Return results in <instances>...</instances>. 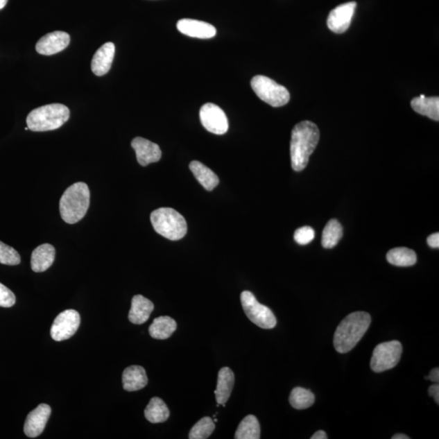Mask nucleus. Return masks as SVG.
<instances>
[{
  "instance_id": "obj_1",
  "label": "nucleus",
  "mask_w": 439,
  "mask_h": 439,
  "mask_svg": "<svg viewBox=\"0 0 439 439\" xmlns=\"http://www.w3.org/2000/svg\"><path fill=\"white\" fill-rule=\"evenodd\" d=\"M319 139L320 131L313 122L304 121L294 127L291 133V158L295 171L300 172L306 168Z\"/></svg>"
},
{
  "instance_id": "obj_2",
  "label": "nucleus",
  "mask_w": 439,
  "mask_h": 439,
  "mask_svg": "<svg viewBox=\"0 0 439 439\" xmlns=\"http://www.w3.org/2000/svg\"><path fill=\"white\" fill-rule=\"evenodd\" d=\"M371 324V316L365 311L349 314L338 325L334 336V345L339 353L352 350L361 341Z\"/></svg>"
},
{
  "instance_id": "obj_3",
  "label": "nucleus",
  "mask_w": 439,
  "mask_h": 439,
  "mask_svg": "<svg viewBox=\"0 0 439 439\" xmlns=\"http://www.w3.org/2000/svg\"><path fill=\"white\" fill-rule=\"evenodd\" d=\"M89 187L85 182L73 184L64 192L60 200V212L62 219L68 224H75L86 216L89 206Z\"/></svg>"
},
{
  "instance_id": "obj_4",
  "label": "nucleus",
  "mask_w": 439,
  "mask_h": 439,
  "mask_svg": "<svg viewBox=\"0 0 439 439\" xmlns=\"http://www.w3.org/2000/svg\"><path fill=\"white\" fill-rule=\"evenodd\" d=\"M70 112L61 103H53L36 108L28 115L27 127L31 131L45 132L55 130L69 119Z\"/></svg>"
},
{
  "instance_id": "obj_5",
  "label": "nucleus",
  "mask_w": 439,
  "mask_h": 439,
  "mask_svg": "<svg viewBox=\"0 0 439 439\" xmlns=\"http://www.w3.org/2000/svg\"><path fill=\"white\" fill-rule=\"evenodd\" d=\"M155 232L172 241L182 239L187 232L185 218L171 207H160L150 214Z\"/></svg>"
},
{
  "instance_id": "obj_6",
  "label": "nucleus",
  "mask_w": 439,
  "mask_h": 439,
  "mask_svg": "<svg viewBox=\"0 0 439 439\" xmlns=\"http://www.w3.org/2000/svg\"><path fill=\"white\" fill-rule=\"evenodd\" d=\"M251 86L257 96L272 107L284 106L290 101L287 89L270 78L257 75L252 79Z\"/></svg>"
},
{
  "instance_id": "obj_7",
  "label": "nucleus",
  "mask_w": 439,
  "mask_h": 439,
  "mask_svg": "<svg viewBox=\"0 0 439 439\" xmlns=\"http://www.w3.org/2000/svg\"><path fill=\"white\" fill-rule=\"evenodd\" d=\"M241 303L245 314L257 327L266 329L276 327L277 319L275 314L267 306L259 304L252 292L243 291L241 294Z\"/></svg>"
},
{
  "instance_id": "obj_8",
  "label": "nucleus",
  "mask_w": 439,
  "mask_h": 439,
  "mask_svg": "<svg viewBox=\"0 0 439 439\" xmlns=\"http://www.w3.org/2000/svg\"><path fill=\"white\" fill-rule=\"evenodd\" d=\"M402 352V344L395 340L379 344L372 352L370 361L372 370L381 372L393 369L398 365Z\"/></svg>"
},
{
  "instance_id": "obj_9",
  "label": "nucleus",
  "mask_w": 439,
  "mask_h": 439,
  "mask_svg": "<svg viewBox=\"0 0 439 439\" xmlns=\"http://www.w3.org/2000/svg\"><path fill=\"white\" fill-rule=\"evenodd\" d=\"M81 323V318L77 311L65 310L56 316L51 328V336L55 341L60 342L74 336Z\"/></svg>"
},
{
  "instance_id": "obj_10",
  "label": "nucleus",
  "mask_w": 439,
  "mask_h": 439,
  "mask_svg": "<svg viewBox=\"0 0 439 439\" xmlns=\"http://www.w3.org/2000/svg\"><path fill=\"white\" fill-rule=\"evenodd\" d=\"M201 123L210 133L223 135L228 131L227 117L221 108L214 103H206L200 111Z\"/></svg>"
},
{
  "instance_id": "obj_11",
  "label": "nucleus",
  "mask_w": 439,
  "mask_h": 439,
  "mask_svg": "<svg viewBox=\"0 0 439 439\" xmlns=\"http://www.w3.org/2000/svg\"><path fill=\"white\" fill-rule=\"evenodd\" d=\"M356 8V2H349L333 9L327 19L329 29L336 34L346 32L351 26Z\"/></svg>"
},
{
  "instance_id": "obj_12",
  "label": "nucleus",
  "mask_w": 439,
  "mask_h": 439,
  "mask_svg": "<svg viewBox=\"0 0 439 439\" xmlns=\"http://www.w3.org/2000/svg\"><path fill=\"white\" fill-rule=\"evenodd\" d=\"M51 413L49 405L41 404L28 415L24 426V432L27 437H39L44 432Z\"/></svg>"
},
{
  "instance_id": "obj_13",
  "label": "nucleus",
  "mask_w": 439,
  "mask_h": 439,
  "mask_svg": "<svg viewBox=\"0 0 439 439\" xmlns=\"http://www.w3.org/2000/svg\"><path fill=\"white\" fill-rule=\"evenodd\" d=\"M70 36L63 31H55L42 37L36 44L37 53L51 55L60 53L69 45Z\"/></svg>"
},
{
  "instance_id": "obj_14",
  "label": "nucleus",
  "mask_w": 439,
  "mask_h": 439,
  "mask_svg": "<svg viewBox=\"0 0 439 439\" xmlns=\"http://www.w3.org/2000/svg\"><path fill=\"white\" fill-rule=\"evenodd\" d=\"M131 146L135 150L137 160L141 166H148V164L157 163L162 159V150L153 141L137 137L132 140Z\"/></svg>"
},
{
  "instance_id": "obj_15",
  "label": "nucleus",
  "mask_w": 439,
  "mask_h": 439,
  "mask_svg": "<svg viewBox=\"0 0 439 439\" xmlns=\"http://www.w3.org/2000/svg\"><path fill=\"white\" fill-rule=\"evenodd\" d=\"M177 28L179 32L189 37H197V39H212L216 34V28L210 24L193 20V19H182L178 21Z\"/></svg>"
},
{
  "instance_id": "obj_16",
  "label": "nucleus",
  "mask_w": 439,
  "mask_h": 439,
  "mask_svg": "<svg viewBox=\"0 0 439 439\" xmlns=\"http://www.w3.org/2000/svg\"><path fill=\"white\" fill-rule=\"evenodd\" d=\"M115 51V45L111 42H106L98 49L92 61V70L94 75L101 77L110 72Z\"/></svg>"
},
{
  "instance_id": "obj_17",
  "label": "nucleus",
  "mask_w": 439,
  "mask_h": 439,
  "mask_svg": "<svg viewBox=\"0 0 439 439\" xmlns=\"http://www.w3.org/2000/svg\"><path fill=\"white\" fill-rule=\"evenodd\" d=\"M55 249L53 245L45 243L36 248L31 255V268L36 273L44 272L53 266Z\"/></svg>"
},
{
  "instance_id": "obj_18",
  "label": "nucleus",
  "mask_w": 439,
  "mask_h": 439,
  "mask_svg": "<svg viewBox=\"0 0 439 439\" xmlns=\"http://www.w3.org/2000/svg\"><path fill=\"white\" fill-rule=\"evenodd\" d=\"M153 310L154 304L152 301L143 295H137L132 299L129 313L130 322L135 325L144 324L149 319Z\"/></svg>"
},
{
  "instance_id": "obj_19",
  "label": "nucleus",
  "mask_w": 439,
  "mask_h": 439,
  "mask_svg": "<svg viewBox=\"0 0 439 439\" xmlns=\"http://www.w3.org/2000/svg\"><path fill=\"white\" fill-rule=\"evenodd\" d=\"M123 388L127 391H137L148 385V379L144 368L132 365L126 368L122 375Z\"/></svg>"
},
{
  "instance_id": "obj_20",
  "label": "nucleus",
  "mask_w": 439,
  "mask_h": 439,
  "mask_svg": "<svg viewBox=\"0 0 439 439\" xmlns=\"http://www.w3.org/2000/svg\"><path fill=\"white\" fill-rule=\"evenodd\" d=\"M234 384V375L228 367H224L218 372L215 395L217 404H225L230 397Z\"/></svg>"
},
{
  "instance_id": "obj_21",
  "label": "nucleus",
  "mask_w": 439,
  "mask_h": 439,
  "mask_svg": "<svg viewBox=\"0 0 439 439\" xmlns=\"http://www.w3.org/2000/svg\"><path fill=\"white\" fill-rule=\"evenodd\" d=\"M413 110L422 116L428 117L433 121L439 120V98L426 97L424 94L414 98L411 102Z\"/></svg>"
},
{
  "instance_id": "obj_22",
  "label": "nucleus",
  "mask_w": 439,
  "mask_h": 439,
  "mask_svg": "<svg viewBox=\"0 0 439 439\" xmlns=\"http://www.w3.org/2000/svg\"><path fill=\"white\" fill-rule=\"evenodd\" d=\"M189 167H190L191 171L197 179V181L199 182L207 191H212L218 185V177L204 164L197 162V160H193V162H191L190 165H189Z\"/></svg>"
},
{
  "instance_id": "obj_23",
  "label": "nucleus",
  "mask_w": 439,
  "mask_h": 439,
  "mask_svg": "<svg viewBox=\"0 0 439 439\" xmlns=\"http://www.w3.org/2000/svg\"><path fill=\"white\" fill-rule=\"evenodd\" d=\"M177 322L169 316L155 318L149 328L150 336L155 339H167L175 332Z\"/></svg>"
},
{
  "instance_id": "obj_24",
  "label": "nucleus",
  "mask_w": 439,
  "mask_h": 439,
  "mask_svg": "<svg viewBox=\"0 0 439 439\" xmlns=\"http://www.w3.org/2000/svg\"><path fill=\"white\" fill-rule=\"evenodd\" d=\"M144 414L146 419L150 423H163L169 418V410L162 399L154 397L146 406Z\"/></svg>"
},
{
  "instance_id": "obj_25",
  "label": "nucleus",
  "mask_w": 439,
  "mask_h": 439,
  "mask_svg": "<svg viewBox=\"0 0 439 439\" xmlns=\"http://www.w3.org/2000/svg\"><path fill=\"white\" fill-rule=\"evenodd\" d=\"M386 259L387 261L395 266H413L417 263V254L412 249L396 248L387 253Z\"/></svg>"
},
{
  "instance_id": "obj_26",
  "label": "nucleus",
  "mask_w": 439,
  "mask_h": 439,
  "mask_svg": "<svg viewBox=\"0 0 439 439\" xmlns=\"http://www.w3.org/2000/svg\"><path fill=\"white\" fill-rule=\"evenodd\" d=\"M236 439H259L261 438V427L256 417L248 415L239 424L236 431Z\"/></svg>"
},
{
  "instance_id": "obj_27",
  "label": "nucleus",
  "mask_w": 439,
  "mask_h": 439,
  "mask_svg": "<svg viewBox=\"0 0 439 439\" xmlns=\"http://www.w3.org/2000/svg\"><path fill=\"white\" fill-rule=\"evenodd\" d=\"M343 234V226L336 219L329 221L323 230L322 244L325 248H333L342 239Z\"/></svg>"
},
{
  "instance_id": "obj_28",
  "label": "nucleus",
  "mask_w": 439,
  "mask_h": 439,
  "mask_svg": "<svg viewBox=\"0 0 439 439\" xmlns=\"http://www.w3.org/2000/svg\"><path fill=\"white\" fill-rule=\"evenodd\" d=\"M315 402V396L310 390L295 387L290 395V404L293 408L298 410L309 408Z\"/></svg>"
},
{
  "instance_id": "obj_29",
  "label": "nucleus",
  "mask_w": 439,
  "mask_h": 439,
  "mask_svg": "<svg viewBox=\"0 0 439 439\" xmlns=\"http://www.w3.org/2000/svg\"><path fill=\"white\" fill-rule=\"evenodd\" d=\"M215 429V422L209 417L202 418L191 429L189 433L190 439H206L211 436Z\"/></svg>"
},
{
  "instance_id": "obj_30",
  "label": "nucleus",
  "mask_w": 439,
  "mask_h": 439,
  "mask_svg": "<svg viewBox=\"0 0 439 439\" xmlns=\"http://www.w3.org/2000/svg\"><path fill=\"white\" fill-rule=\"evenodd\" d=\"M20 263L21 257L16 250L0 241V264L13 266Z\"/></svg>"
},
{
  "instance_id": "obj_31",
  "label": "nucleus",
  "mask_w": 439,
  "mask_h": 439,
  "mask_svg": "<svg viewBox=\"0 0 439 439\" xmlns=\"http://www.w3.org/2000/svg\"><path fill=\"white\" fill-rule=\"evenodd\" d=\"M315 238V231L310 226H303L297 230L294 234V239L297 243L300 245H307Z\"/></svg>"
},
{
  "instance_id": "obj_32",
  "label": "nucleus",
  "mask_w": 439,
  "mask_h": 439,
  "mask_svg": "<svg viewBox=\"0 0 439 439\" xmlns=\"http://www.w3.org/2000/svg\"><path fill=\"white\" fill-rule=\"evenodd\" d=\"M16 303V296L11 290L0 282V307L11 308Z\"/></svg>"
},
{
  "instance_id": "obj_33",
  "label": "nucleus",
  "mask_w": 439,
  "mask_h": 439,
  "mask_svg": "<svg viewBox=\"0 0 439 439\" xmlns=\"http://www.w3.org/2000/svg\"><path fill=\"white\" fill-rule=\"evenodd\" d=\"M427 243L429 247L432 248H439V234L434 233L431 235H429L427 239Z\"/></svg>"
},
{
  "instance_id": "obj_34",
  "label": "nucleus",
  "mask_w": 439,
  "mask_h": 439,
  "mask_svg": "<svg viewBox=\"0 0 439 439\" xmlns=\"http://www.w3.org/2000/svg\"><path fill=\"white\" fill-rule=\"evenodd\" d=\"M429 395L432 396L434 401H436L437 404H439V386L438 384H433L429 386Z\"/></svg>"
},
{
  "instance_id": "obj_35",
  "label": "nucleus",
  "mask_w": 439,
  "mask_h": 439,
  "mask_svg": "<svg viewBox=\"0 0 439 439\" xmlns=\"http://www.w3.org/2000/svg\"><path fill=\"white\" fill-rule=\"evenodd\" d=\"M427 379H429L433 382H436V384H438L439 381V369L438 368H434L431 371V374H429V377H427Z\"/></svg>"
},
{
  "instance_id": "obj_36",
  "label": "nucleus",
  "mask_w": 439,
  "mask_h": 439,
  "mask_svg": "<svg viewBox=\"0 0 439 439\" xmlns=\"http://www.w3.org/2000/svg\"><path fill=\"white\" fill-rule=\"evenodd\" d=\"M311 439H327L328 437L327 433H325L323 431H319L316 432L313 436L311 437Z\"/></svg>"
},
{
  "instance_id": "obj_37",
  "label": "nucleus",
  "mask_w": 439,
  "mask_h": 439,
  "mask_svg": "<svg viewBox=\"0 0 439 439\" xmlns=\"http://www.w3.org/2000/svg\"><path fill=\"white\" fill-rule=\"evenodd\" d=\"M410 438L407 436H405V434L403 433H397L395 434V436H394L393 437V439H409Z\"/></svg>"
},
{
  "instance_id": "obj_38",
  "label": "nucleus",
  "mask_w": 439,
  "mask_h": 439,
  "mask_svg": "<svg viewBox=\"0 0 439 439\" xmlns=\"http://www.w3.org/2000/svg\"><path fill=\"white\" fill-rule=\"evenodd\" d=\"M8 0H0V10L6 6Z\"/></svg>"
},
{
  "instance_id": "obj_39",
  "label": "nucleus",
  "mask_w": 439,
  "mask_h": 439,
  "mask_svg": "<svg viewBox=\"0 0 439 439\" xmlns=\"http://www.w3.org/2000/svg\"><path fill=\"white\" fill-rule=\"evenodd\" d=\"M214 422H217V419H216V418H215Z\"/></svg>"
}]
</instances>
